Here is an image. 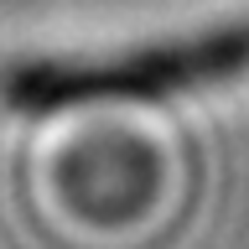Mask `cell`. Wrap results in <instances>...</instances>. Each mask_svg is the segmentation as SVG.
I'll return each mask as SVG.
<instances>
[{
	"label": "cell",
	"instance_id": "cell-1",
	"mask_svg": "<svg viewBox=\"0 0 249 249\" xmlns=\"http://www.w3.org/2000/svg\"><path fill=\"white\" fill-rule=\"evenodd\" d=\"M249 68V16L229 26L197 31L182 42L135 47L120 57H47L5 73V104L21 114H57L73 104H114V99H171V93L213 89Z\"/></svg>",
	"mask_w": 249,
	"mask_h": 249
}]
</instances>
